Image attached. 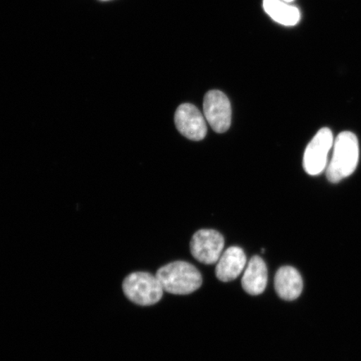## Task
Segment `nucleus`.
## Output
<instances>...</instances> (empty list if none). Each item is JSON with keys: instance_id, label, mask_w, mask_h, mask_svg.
Wrapping results in <instances>:
<instances>
[{"instance_id": "f03ea898", "label": "nucleus", "mask_w": 361, "mask_h": 361, "mask_svg": "<svg viewBox=\"0 0 361 361\" xmlns=\"http://www.w3.org/2000/svg\"><path fill=\"white\" fill-rule=\"evenodd\" d=\"M156 276L164 290L173 295H189L198 290L202 283L201 273L191 264L173 262L158 269Z\"/></svg>"}, {"instance_id": "f8f14e48", "label": "nucleus", "mask_w": 361, "mask_h": 361, "mask_svg": "<svg viewBox=\"0 0 361 361\" xmlns=\"http://www.w3.org/2000/svg\"><path fill=\"white\" fill-rule=\"evenodd\" d=\"M282 1L286 2V3H290V2L293 1V0H282Z\"/></svg>"}, {"instance_id": "9b49d317", "label": "nucleus", "mask_w": 361, "mask_h": 361, "mask_svg": "<svg viewBox=\"0 0 361 361\" xmlns=\"http://www.w3.org/2000/svg\"><path fill=\"white\" fill-rule=\"evenodd\" d=\"M264 8L275 22L283 25L293 26L300 20L299 8L282 0H264Z\"/></svg>"}, {"instance_id": "1a4fd4ad", "label": "nucleus", "mask_w": 361, "mask_h": 361, "mask_svg": "<svg viewBox=\"0 0 361 361\" xmlns=\"http://www.w3.org/2000/svg\"><path fill=\"white\" fill-rule=\"evenodd\" d=\"M303 279L296 269L283 266L277 271L274 278V288L281 299L292 301L298 299L303 291Z\"/></svg>"}, {"instance_id": "7ed1b4c3", "label": "nucleus", "mask_w": 361, "mask_h": 361, "mask_svg": "<svg viewBox=\"0 0 361 361\" xmlns=\"http://www.w3.org/2000/svg\"><path fill=\"white\" fill-rule=\"evenodd\" d=\"M123 288L128 300L142 306L157 304L161 300L164 291L156 275L146 272L129 274L124 279Z\"/></svg>"}, {"instance_id": "39448f33", "label": "nucleus", "mask_w": 361, "mask_h": 361, "mask_svg": "<svg viewBox=\"0 0 361 361\" xmlns=\"http://www.w3.org/2000/svg\"><path fill=\"white\" fill-rule=\"evenodd\" d=\"M203 112L207 123L216 133L227 132L231 126V104L220 90H210L203 102Z\"/></svg>"}, {"instance_id": "0eeeda50", "label": "nucleus", "mask_w": 361, "mask_h": 361, "mask_svg": "<svg viewBox=\"0 0 361 361\" xmlns=\"http://www.w3.org/2000/svg\"><path fill=\"white\" fill-rule=\"evenodd\" d=\"M175 124L178 132L192 141L204 139L207 129L204 116L195 106L185 103L175 113Z\"/></svg>"}, {"instance_id": "20e7f679", "label": "nucleus", "mask_w": 361, "mask_h": 361, "mask_svg": "<svg viewBox=\"0 0 361 361\" xmlns=\"http://www.w3.org/2000/svg\"><path fill=\"white\" fill-rule=\"evenodd\" d=\"M331 129H320L311 140L305 152L303 166L307 173L317 176L326 170L329 153L334 145Z\"/></svg>"}, {"instance_id": "423d86ee", "label": "nucleus", "mask_w": 361, "mask_h": 361, "mask_svg": "<svg viewBox=\"0 0 361 361\" xmlns=\"http://www.w3.org/2000/svg\"><path fill=\"white\" fill-rule=\"evenodd\" d=\"M192 255L197 261L204 264L218 263L224 247V238L220 233L213 229H202L192 236Z\"/></svg>"}, {"instance_id": "6e6552de", "label": "nucleus", "mask_w": 361, "mask_h": 361, "mask_svg": "<svg viewBox=\"0 0 361 361\" xmlns=\"http://www.w3.org/2000/svg\"><path fill=\"white\" fill-rule=\"evenodd\" d=\"M247 257L239 247H230L216 263L215 273L220 281L230 282L236 279L246 268Z\"/></svg>"}, {"instance_id": "9d476101", "label": "nucleus", "mask_w": 361, "mask_h": 361, "mask_svg": "<svg viewBox=\"0 0 361 361\" xmlns=\"http://www.w3.org/2000/svg\"><path fill=\"white\" fill-rule=\"evenodd\" d=\"M268 283V269L259 256H254L248 262L242 279L243 290L251 295H259L265 290Z\"/></svg>"}, {"instance_id": "f257e3e1", "label": "nucleus", "mask_w": 361, "mask_h": 361, "mask_svg": "<svg viewBox=\"0 0 361 361\" xmlns=\"http://www.w3.org/2000/svg\"><path fill=\"white\" fill-rule=\"evenodd\" d=\"M333 155L326 169L329 182L336 183L354 173L359 161V142L354 133L338 135L333 145Z\"/></svg>"}]
</instances>
